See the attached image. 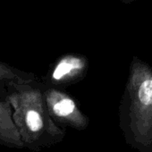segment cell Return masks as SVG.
I'll list each match as a JSON object with an SVG mask.
<instances>
[{
    "instance_id": "cell-1",
    "label": "cell",
    "mask_w": 152,
    "mask_h": 152,
    "mask_svg": "<svg viewBox=\"0 0 152 152\" xmlns=\"http://www.w3.org/2000/svg\"><path fill=\"white\" fill-rule=\"evenodd\" d=\"M0 98L7 99L24 148L39 152L63 138L44 98V86L36 80L0 84Z\"/></svg>"
},
{
    "instance_id": "cell-2",
    "label": "cell",
    "mask_w": 152,
    "mask_h": 152,
    "mask_svg": "<svg viewBox=\"0 0 152 152\" xmlns=\"http://www.w3.org/2000/svg\"><path fill=\"white\" fill-rule=\"evenodd\" d=\"M120 124L129 145L152 152V69L134 59L120 107Z\"/></svg>"
},
{
    "instance_id": "cell-3",
    "label": "cell",
    "mask_w": 152,
    "mask_h": 152,
    "mask_svg": "<svg viewBox=\"0 0 152 152\" xmlns=\"http://www.w3.org/2000/svg\"><path fill=\"white\" fill-rule=\"evenodd\" d=\"M44 98L55 122L78 130H83L88 125V119L81 112L75 101L66 93L54 88L44 87Z\"/></svg>"
},
{
    "instance_id": "cell-4",
    "label": "cell",
    "mask_w": 152,
    "mask_h": 152,
    "mask_svg": "<svg viewBox=\"0 0 152 152\" xmlns=\"http://www.w3.org/2000/svg\"><path fill=\"white\" fill-rule=\"evenodd\" d=\"M88 67L87 60L79 56L68 55L61 57L52 68L48 82L53 85L65 84L77 80Z\"/></svg>"
},
{
    "instance_id": "cell-5",
    "label": "cell",
    "mask_w": 152,
    "mask_h": 152,
    "mask_svg": "<svg viewBox=\"0 0 152 152\" xmlns=\"http://www.w3.org/2000/svg\"><path fill=\"white\" fill-rule=\"evenodd\" d=\"M0 145L10 148H23L24 144L13 119L9 102L0 98Z\"/></svg>"
},
{
    "instance_id": "cell-6",
    "label": "cell",
    "mask_w": 152,
    "mask_h": 152,
    "mask_svg": "<svg viewBox=\"0 0 152 152\" xmlns=\"http://www.w3.org/2000/svg\"><path fill=\"white\" fill-rule=\"evenodd\" d=\"M35 76L0 61V84L7 83H29L35 81Z\"/></svg>"
}]
</instances>
